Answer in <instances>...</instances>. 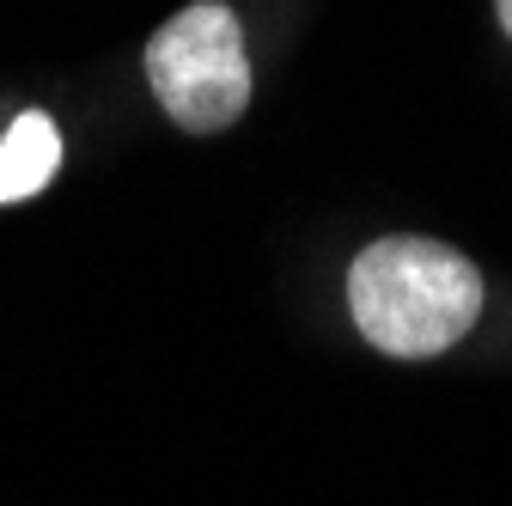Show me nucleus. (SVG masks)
I'll return each mask as SVG.
<instances>
[{"instance_id":"nucleus-3","label":"nucleus","mask_w":512,"mask_h":506,"mask_svg":"<svg viewBox=\"0 0 512 506\" xmlns=\"http://www.w3.org/2000/svg\"><path fill=\"white\" fill-rule=\"evenodd\" d=\"M61 165V135L43 110H25L7 135H0V202H25L55 177Z\"/></svg>"},{"instance_id":"nucleus-1","label":"nucleus","mask_w":512,"mask_h":506,"mask_svg":"<svg viewBox=\"0 0 512 506\" xmlns=\"http://www.w3.org/2000/svg\"><path fill=\"white\" fill-rule=\"evenodd\" d=\"M488 281L464 250L439 238H372L348 269L354 330L391 360H433L470 336L482 318Z\"/></svg>"},{"instance_id":"nucleus-4","label":"nucleus","mask_w":512,"mask_h":506,"mask_svg":"<svg viewBox=\"0 0 512 506\" xmlns=\"http://www.w3.org/2000/svg\"><path fill=\"white\" fill-rule=\"evenodd\" d=\"M494 13H500V25H506V37H512V0H494Z\"/></svg>"},{"instance_id":"nucleus-2","label":"nucleus","mask_w":512,"mask_h":506,"mask_svg":"<svg viewBox=\"0 0 512 506\" xmlns=\"http://www.w3.org/2000/svg\"><path fill=\"white\" fill-rule=\"evenodd\" d=\"M147 86L165 104V116L189 135H220L250 110V55L244 25L220 0L171 13L147 37Z\"/></svg>"}]
</instances>
